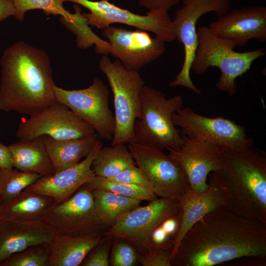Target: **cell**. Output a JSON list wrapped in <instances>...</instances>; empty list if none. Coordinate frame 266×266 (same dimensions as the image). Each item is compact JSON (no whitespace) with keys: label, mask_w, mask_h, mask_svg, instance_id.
<instances>
[{"label":"cell","mask_w":266,"mask_h":266,"mask_svg":"<svg viewBox=\"0 0 266 266\" xmlns=\"http://www.w3.org/2000/svg\"><path fill=\"white\" fill-rule=\"evenodd\" d=\"M11 0L15 8L14 16L20 21L24 20L25 14L28 11L39 9L47 15H60L61 22L75 35L77 41L85 40L92 33V31L78 4L73 5L75 12L71 13L65 8V0Z\"/></svg>","instance_id":"obj_21"},{"label":"cell","mask_w":266,"mask_h":266,"mask_svg":"<svg viewBox=\"0 0 266 266\" xmlns=\"http://www.w3.org/2000/svg\"><path fill=\"white\" fill-rule=\"evenodd\" d=\"M19 140L48 135L56 139L96 135L94 128L66 105L57 101L28 119H22L16 133Z\"/></svg>","instance_id":"obj_13"},{"label":"cell","mask_w":266,"mask_h":266,"mask_svg":"<svg viewBox=\"0 0 266 266\" xmlns=\"http://www.w3.org/2000/svg\"><path fill=\"white\" fill-rule=\"evenodd\" d=\"M110 244L103 238L86 256L82 263V266H108Z\"/></svg>","instance_id":"obj_34"},{"label":"cell","mask_w":266,"mask_h":266,"mask_svg":"<svg viewBox=\"0 0 266 266\" xmlns=\"http://www.w3.org/2000/svg\"><path fill=\"white\" fill-rule=\"evenodd\" d=\"M218 36L235 47L245 46L251 39L266 41V7H245L228 11L208 26Z\"/></svg>","instance_id":"obj_17"},{"label":"cell","mask_w":266,"mask_h":266,"mask_svg":"<svg viewBox=\"0 0 266 266\" xmlns=\"http://www.w3.org/2000/svg\"><path fill=\"white\" fill-rule=\"evenodd\" d=\"M138 254L137 261L143 266H171V251L159 247L151 246Z\"/></svg>","instance_id":"obj_33"},{"label":"cell","mask_w":266,"mask_h":266,"mask_svg":"<svg viewBox=\"0 0 266 266\" xmlns=\"http://www.w3.org/2000/svg\"><path fill=\"white\" fill-rule=\"evenodd\" d=\"M54 200L49 197L23 191L0 203V219L29 222L43 220Z\"/></svg>","instance_id":"obj_25"},{"label":"cell","mask_w":266,"mask_h":266,"mask_svg":"<svg viewBox=\"0 0 266 266\" xmlns=\"http://www.w3.org/2000/svg\"><path fill=\"white\" fill-rule=\"evenodd\" d=\"M181 210L178 200L157 198L146 205L139 206L120 216L105 235L128 240L143 251L151 246L153 231L164 220Z\"/></svg>","instance_id":"obj_12"},{"label":"cell","mask_w":266,"mask_h":266,"mask_svg":"<svg viewBox=\"0 0 266 266\" xmlns=\"http://www.w3.org/2000/svg\"><path fill=\"white\" fill-rule=\"evenodd\" d=\"M0 167L12 168V157L8 146L0 142Z\"/></svg>","instance_id":"obj_37"},{"label":"cell","mask_w":266,"mask_h":266,"mask_svg":"<svg viewBox=\"0 0 266 266\" xmlns=\"http://www.w3.org/2000/svg\"><path fill=\"white\" fill-rule=\"evenodd\" d=\"M42 136L55 172L78 164L93 151L99 138L96 135L67 139Z\"/></svg>","instance_id":"obj_24"},{"label":"cell","mask_w":266,"mask_h":266,"mask_svg":"<svg viewBox=\"0 0 266 266\" xmlns=\"http://www.w3.org/2000/svg\"><path fill=\"white\" fill-rule=\"evenodd\" d=\"M241 257L266 259V224L219 206L195 224L171 265L212 266Z\"/></svg>","instance_id":"obj_1"},{"label":"cell","mask_w":266,"mask_h":266,"mask_svg":"<svg viewBox=\"0 0 266 266\" xmlns=\"http://www.w3.org/2000/svg\"><path fill=\"white\" fill-rule=\"evenodd\" d=\"M0 63V110L30 116L56 101L45 51L18 41L4 50Z\"/></svg>","instance_id":"obj_2"},{"label":"cell","mask_w":266,"mask_h":266,"mask_svg":"<svg viewBox=\"0 0 266 266\" xmlns=\"http://www.w3.org/2000/svg\"><path fill=\"white\" fill-rule=\"evenodd\" d=\"M14 14L15 8L11 0H0V22Z\"/></svg>","instance_id":"obj_36"},{"label":"cell","mask_w":266,"mask_h":266,"mask_svg":"<svg viewBox=\"0 0 266 266\" xmlns=\"http://www.w3.org/2000/svg\"><path fill=\"white\" fill-rule=\"evenodd\" d=\"M8 147L12 157L13 167L41 176L55 173L42 136L31 140H19Z\"/></svg>","instance_id":"obj_23"},{"label":"cell","mask_w":266,"mask_h":266,"mask_svg":"<svg viewBox=\"0 0 266 266\" xmlns=\"http://www.w3.org/2000/svg\"><path fill=\"white\" fill-rule=\"evenodd\" d=\"M183 98H166L164 93L145 85L141 96V115L134 125L135 142L163 150L181 146L183 138L174 124L173 114L182 107Z\"/></svg>","instance_id":"obj_5"},{"label":"cell","mask_w":266,"mask_h":266,"mask_svg":"<svg viewBox=\"0 0 266 266\" xmlns=\"http://www.w3.org/2000/svg\"><path fill=\"white\" fill-rule=\"evenodd\" d=\"M128 144L136 166L147 176L157 196L179 200L192 190L181 165L162 150L135 142Z\"/></svg>","instance_id":"obj_10"},{"label":"cell","mask_w":266,"mask_h":266,"mask_svg":"<svg viewBox=\"0 0 266 266\" xmlns=\"http://www.w3.org/2000/svg\"><path fill=\"white\" fill-rule=\"evenodd\" d=\"M102 146L98 138L93 151L83 161L52 174L41 176L24 190L50 197L55 204L66 200L95 176L92 162Z\"/></svg>","instance_id":"obj_18"},{"label":"cell","mask_w":266,"mask_h":266,"mask_svg":"<svg viewBox=\"0 0 266 266\" xmlns=\"http://www.w3.org/2000/svg\"><path fill=\"white\" fill-rule=\"evenodd\" d=\"M84 186L91 190H105L140 201H150L157 198L153 192L143 188L97 176Z\"/></svg>","instance_id":"obj_29"},{"label":"cell","mask_w":266,"mask_h":266,"mask_svg":"<svg viewBox=\"0 0 266 266\" xmlns=\"http://www.w3.org/2000/svg\"><path fill=\"white\" fill-rule=\"evenodd\" d=\"M102 33L109 41V53L128 70L138 71L166 51L165 42L151 37L143 30L130 31L109 26Z\"/></svg>","instance_id":"obj_14"},{"label":"cell","mask_w":266,"mask_h":266,"mask_svg":"<svg viewBox=\"0 0 266 266\" xmlns=\"http://www.w3.org/2000/svg\"><path fill=\"white\" fill-rule=\"evenodd\" d=\"M183 6L176 10L172 20L176 39L184 47L183 65L171 87L183 86L197 94L201 92L194 84L190 75L191 65L197 46L198 20L203 15L214 12L218 17L229 11V0H182Z\"/></svg>","instance_id":"obj_11"},{"label":"cell","mask_w":266,"mask_h":266,"mask_svg":"<svg viewBox=\"0 0 266 266\" xmlns=\"http://www.w3.org/2000/svg\"><path fill=\"white\" fill-rule=\"evenodd\" d=\"M181 0H139L138 4L149 11L165 10L168 11L178 4Z\"/></svg>","instance_id":"obj_35"},{"label":"cell","mask_w":266,"mask_h":266,"mask_svg":"<svg viewBox=\"0 0 266 266\" xmlns=\"http://www.w3.org/2000/svg\"><path fill=\"white\" fill-rule=\"evenodd\" d=\"M179 201L182 209V216L171 252V262L187 232L206 214L221 206L218 191L210 183L208 184L205 192L197 193L191 190Z\"/></svg>","instance_id":"obj_22"},{"label":"cell","mask_w":266,"mask_h":266,"mask_svg":"<svg viewBox=\"0 0 266 266\" xmlns=\"http://www.w3.org/2000/svg\"><path fill=\"white\" fill-rule=\"evenodd\" d=\"M221 207L237 215L266 224V156L253 147L224 152L221 168L210 173Z\"/></svg>","instance_id":"obj_3"},{"label":"cell","mask_w":266,"mask_h":266,"mask_svg":"<svg viewBox=\"0 0 266 266\" xmlns=\"http://www.w3.org/2000/svg\"><path fill=\"white\" fill-rule=\"evenodd\" d=\"M114 99L115 128L111 145L134 142V125L141 115V96L145 82L138 71L126 69L117 60L106 55L99 60Z\"/></svg>","instance_id":"obj_6"},{"label":"cell","mask_w":266,"mask_h":266,"mask_svg":"<svg viewBox=\"0 0 266 266\" xmlns=\"http://www.w3.org/2000/svg\"><path fill=\"white\" fill-rule=\"evenodd\" d=\"M41 175L0 167V203L14 198Z\"/></svg>","instance_id":"obj_28"},{"label":"cell","mask_w":266,"mask_h":266,"mask_svg":"<svg viewBox=\"0 0 266 266\" xmlns=\"http://www.w3.org/2000/svg\"><path fill=\"white\" fill-rule=\"evenodd\" d=\"M134 165L128 146L118 144L101 147L92 162L91 168L95 176L111 178Z\"/></svg>","instance_id":"obj_26"},{"label":"cell","mask_w":266,"mask_h":266,"mask_svg":"<svg viewBox=\"0 0 266 266\" xmlns=\"http://www.w3.org/2000/svg\"><path fill=\"white\" fill-rule=\"evenodd\" d=\"M43 220L58 233L99 232L103 226L96 213L92 191L84 185L66 200L54 204Z\"/></svg>","instance_id":"obj_15"},{"label":"cell","mask_w":266,"mask_h":266,"mask_svg":"<svg viewBox=\"0 0 266 266\" xmlns=\"http://www.w3.org/2000/svg\"><path fill=\"white\" fill-rule=\"evenodd\" d=\"M76 3L88 9L89 13H82L88 24L103 29L111 24L119 23L150 31L165 42L176 39L172 21L167 11H149L145 15L133 13L118 7L109 0H65Z\"/></svg>","instance_id":"obj_9"},{"label":"cell","mask_w":266,"mask_h":266,"mask_svg":"<svg viewBox=\"0 0 266 266\" xmlns=\"http://www.w3.org/2000/svg\"><path fill=\"white\" fill-rule=\"evenodd\" d=\"M50 254L49 243L33 245L12 255L0 266H48Z\"/></svg>","instance_id":"obj_30"},{"label":"cell","mask_w":266,"mask_h":266,"mask_svg":"<svg viewBox=\"0 0 266 266\" xmlns=\"http://www.w3.org/2000/svg\"><path fill=\"white\" fill-rule=\"evenodd\" d=\"M230 41L215 34L208 26L197 29V46L191 69L197 74L204 73L211 66L217 67L221 75L217 89L230 96L237 90L236 79L246 73L252 63L264 56V49L240 52Z\"/></svg>","instance_id":"obj_4"},{"label":"cell","mask_w":266,"mask_h":266,"mask_svg":"<svg viewBox=\"0 0 266 266\" xmlns=\"http://www.w3.org/2000/svg\"><path fill=\"white\" fill-rule=\"evenodd\" d=\"M100 232L55 233L49 243L48 266H78L102 240Z\"/></svg>","instance_id":"obj_20"},{"label":"cell","mask_w":266,"mask_h":266,"mask_svg":"<svg viewBox=\"0 0 266 266\" xmlns=\"http://www.w3.org/2000/svg\"><path fill=\"white\" fill-rule=\"evenodd\" d=\"M118 241L113 247L109 257L110 266H133L137 262L138 254L133 245L124 239Z\"/></svg>","instance_id":"obj_31"},{"label":"cell","mask_w":266,"mask_h":266,"mask_svg":"<svg viewBox=\"0 0 266 266\" xmlns=\"http://www.w3.org/2000/svg\"><path fill=\"white\" fill-rule=\"evenodd\" d=\"M172 120L181 134L211 142L224 152L245 151L253 147V140L243 126L222 117L202 116L187 107L175 112Z\"/></svg>","instance_id":"obj_7"},{"label":"cell","mask_w":266,"mask_h":266,"mask_svg":"<svg viewBox=\"0 0 266 266\" xmlns=\"http://www.w3.org/2000/svg\"><path fill=\"white\" fill-rule=\"evenodd\" d=\"M55 234L43 220L0 219V266L12 255L35 245L50 243Z\"/></svg>","instance_id":"obj_19"},{"label":"cell","mask_w":266,"mask_h":266,"mask_svg":"<svg viewBox=\"0 0 266 266\" xmlns=\"http://www.w3.org/2000/svg\"><path fill=\"white\" fill-rule=\"evenodd\" d=\"M181 135L183 142L179 149H166L183 168L192 190L204 192L208 187V174L222 166L224 151L211 142Z\"/></svg>","instance_id":"obj_16"},{"label":"cell","mask_w":266,"mask_h":266,"mask_svg":"<svg viewBox=\"0 0 266 266\" xmlns=\"http://www.w3.org/2000/svg\"><path fill=\"white\" fill-rule=\"evenodd\" d=\"M91 191L96 213L103 226H112L120 216L139 206L141 202L105 190Z\"/></svg>","instance_id":"obj_27"},{"label":"cell","mask_w":266,"mask_h":266,"mask_svg":"<svg viewBox=\"0 0 266 266\" xmlns=\"http://www.w3.org/2000/svg\"><path fill=\"white\" fill-rule=\"evenodd\" d=\"M108 179L137 186L153 192L152 185L147 176L136 165L131 166L115 176Z\"/></svg>","instance_id":"obj_32"},{"label":"cell","mask_w":266,"mask_h":266,"mask_svg":"<svg viewBox=\"0 0 266 266\" xmlns=\"http://www.w3.org/2000/svg\"><path fill=\"white\" fill-rule=\"evenodd\" d=\"M56 101L67 106L77 116L91 126L98 138L111 140L115 120L109 107V91L98 77L88 88L68 90L54 84Z\"/></svg>","instance_id":"obj_8"}]
</instances>
